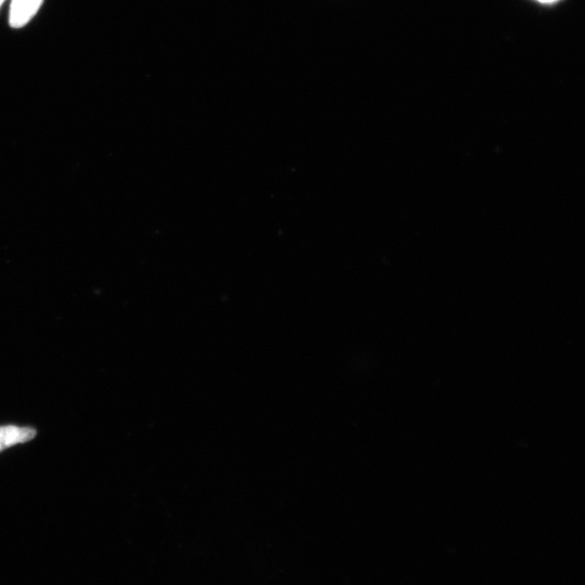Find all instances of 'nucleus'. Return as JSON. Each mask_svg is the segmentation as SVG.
Returning a JSON list of instances; mask_svg holds the SVG:
<instances>
[{"label":"nucleus","instance_id":"nucleus-3","mask_svg":"<svg viewBox=\"0 0 585 585\" xmlns=\"http://www.w3.org/2000/svg\"><path fill=\"white\" fill-rule=\"evenodd\" d=\"M538 2L542 3V4H553L558 2V0H538Z\"/></svg>","mask_w":585,"mask_h":585},{"label":"nucleus","instance_id":"nucleus-1","mask_svg":"<svg viewBox=\"0 0 585 585\" xmlns=\"http://www.w3.org/2000/svg\"><path fill=\"white\" fill-rule=\"evenodd\" d=\"M44 0H12L9 23L11 28L20 29L28 24L41 8Z\"/></svg>","mask_w":585,"mask_h":585},{"label":"nucleus","instance_id":"nucleus-4","mask_svg":"<svg viewBox=\"0 0 585 585\" xmlns=\"http://www.w3.org/2000/svg\"><path fill=\"white\" fill-rule=\"evenodd\" d=\"M5 0H0V7L4 4Z\"/></svg>","mask_w":585,"mask_h":585},{"label":"nucleus","instance_id":"nucleus-2","mask_svg":"<svg viewBox=\"0 0 585 585\" xmlns=\"http://www.w3.org/2000/svg\"><path fill=\"white\" fill-rule=\"evenodd\" d=\"M36 431L30 427H18L15 425L0 426V452L24 444L35 438Z\"/></svg>","mask_w":585,"mask_h":585}]
</instances>
